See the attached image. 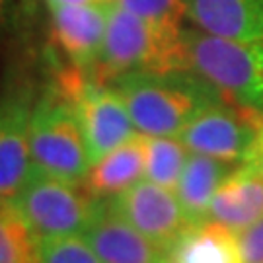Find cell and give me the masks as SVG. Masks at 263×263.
<instances>
[{
  "instance_id": "cell-1",
  "label": "cell",
  "mask_w": 263,
  "mask_h": 263,
  "mask_svg": "<svg viewBox=\"0 0 263 263\" xmlns=\"http://www.w3.org/2000/svg\"><path fill=\"white\" fill-rule=\"evenodd\" d=\"M185 28L168 29L107 2V28L92 78L109 84L135 72H187Z\"/></svg>"
},
{
  "instance_id": "cell-2",
  "label": "cell",
  "mask_w": 263,
  "mask_h": 263,
  "mask_svg": "<svg viewBox=\"0 0 263 263\" xmlns=\"http://www.w3.org/2000/svg\"><path fill=\"white\" fill-rule=\"evenodd\" d=\"M109 84L119 92L137 131L178 137L205 105L222 96L193 72H135Z\"/></svg>"
},
{
  "instance_id": "cell-3",
  "label": "cell",
  "mask_w": 263,
  "mask_h": 263,
  "mask_svg": "<svg viewBox=\"0 0 263 263\" xmlns=\"http://www.w3.org/2000/svg\"><path fill=\"white\" fill-rule=\"evenodd\" d=\"M185 65L224 100L263 111V39L240 41L185 28Z\"/></svg>"
},
{
  "instance_id": "cell-4",
  "label": "cell",
  "mask_w": 263,
  "mask_h": 263,
  "mask_svg": "<svg viewBox=\"0 0 263 263\" xmlns=\"http://www.w3.org/2000/svg\"><path fill=\"white\" fill-rule=\"evenodd\" d=\"M29 144L33 168L53 178L82 183L92 168L74 107L59 84L35 100Z\"/></svg>"
},
{
  "instance_id": "cell-5",
  "label": "cell",
  "mask_w": 263,
  "mask_h": 263,
  "mask_svg": "<svg viewBox=\"0 0 263 263\" xmlns=\"http://www.w3.org/2000/svg\"><path fill=\"white\" fill-rule=\"evenodd\" d=\"M14 205L37 238L84 234L102 199L82 183H70L33 168Z\"/></svg>"
},
{
  "instance_id": "cell-6",
  "label": "cell",
  "mask_w": 263,
  "mask_h": 263,
  "mask_svg": "<svg viewBox=\"0 0 263 263\" xmlns=\"http://www.w3.org/2000/svg\"><path fill=\"white\" fill-rule=\"evenodd\" d=\"M59 86L74 107L92 164L139 133L123 98L111 84L98 82L72 68L59 78Z\"/></svg>"
},
{
  "instance_id": "cell-7",
  "label": "cell",
  "mask_w": 263,
  "mask_h": 263,
  "mask_svg": "<svg viewBox=\"0 0 263 263\" xmlns=\"http://www.w3.org/2000/svg\"><path fill=\"white\" fill-rule=\"evenodd\" d=\"M261 129L263 111L218 98L205 105L178 137L189 152L234 164L254 158Z\"/></svg>"
},
{
  "instance_id": "cell-8",
  "label": "cell",
  "mask_w": 263,
  "mask_h": 263,
  "mask_svg": "<svg viewBox=\"0 0 263 263\" xmlns=\"http://www.w3.org/2000/svg\"><path fill=\"white\" fill-rule=\"evenodd\" d=\"M113 213L125 218L142 236L168 252L191 228L185 211L174 189L141 179L133 187L104 199Z\"/></svg>"
},
{
  "instance_id": "cell-9",
  "label": "cell",
  "mask_w": 263,
  "mask_h": 263,
  "mask_svg": "<svg viewBox=\"0 0 263 263\" xmlns=\"http://www.w3.org/2000/svg\"><path fill=\"white\" fill-rule=\"evenodd\" d=\"M35 98L28 82H12L0 96V199L14 201L31 172L29 125Z\"/></svg>"
},
{
  "instance_id": "cell-10",
  "label": "cell",
  "mask_w": 263,
  "mask_h": 263,
  "mask_svg": "<svg viewBox=\"0 0 263 263\" xmlns=\"http://www.w3.org/2000/svg\"><path fill=\"white\" fill-rule=\"evenodd\" d=\"M51 28L59 49L68 57L72 68L94 74L104 45L107 28V2L105 4H63L47 2Z\"/></svg>"
},
{
  "instance_id": "cell-11",
  "label": "cell",
  "mask_w": 263,
  "mask_h": 263,
  "mask_svg": "<svg viewBox=\"0 0 263 263\" xmlns=\"http://www.w3.org/2000/svg\"><path fill=\"white\" fill-rule=\"evenodd\" d=\"M84 238L102 263H170L168 252L142 236L104 203L86 228Z\"/></svg>"
},
{
  "instance_id": "cell-12",
  "label": "cell",
  "mask_w": 263,
  "mask_h": 263,
  "mask_svg": "<svg viewBox=\"0 0 263 263\" xmlns=\"http://www.w3.org/2000/svg\"><path fill=\"white\" fill-rule=\"evenodd\" d=\"M259 218H263V172L252 160L240 162L216 189L207 220L240 234Z\"/></svg>"
},
{
  "instance_id": "cell-13",
  "label": "cell",
  "mask_w": 263,
  "mask_h": 263,
  "mask_svg": "<svg viewBox=\"0 0 263 263\" xmlns=\"http://www.w3.org/2000/svg\"><path fill=\"white\" fill-rule=\"evenodd\" d=\"M187 20L218 37L263 39V0H185Z\"/></svg>"
},
{
  "instance_id": "cell-14",
  "label": "cell",
  "mask_w": 263,
  "mask_h": 263,
  "mask_svg": "<svg viewBox=\"0 0 263 263\" xmlns=\"http://www.w3.org/2000/svg\"><path fill=\"white\" fill-rule=\"evenodd\" d=\"M146 135L137 133L121 146L107 152L86 174L84 185L96 199H109L144 179Z\"/></svg>"
},
{
  "instance_id": "cell-15",
  "label": "cell",
  "mask_w": 263,
  "mask_h": 263,
  "mask_svg": "<svg viewBox=\"0 0 263 263\" xmlns=\"http://www.w3.org/2000/svg\"><path fill=\"white\" fill-rule=\"evenodd\" d=\"M230 170H232L230 162L197 152L189 154L187 164L181 172L174 191L191 224L207 220L211 201L215 197L216 189L220 187V183L230 174Z\"/></svg>"
},
{
  "instance_id": "cell-16",
  "label": "cell",
  "mask_w": 263,
  "mask_h": 263,
  "mask_svg": "<svg viewBox=\"0 0 263 263\" xmlns=\"http://www.w3.org/2000/svg\"><path fill=\"white\" fill-rule=\"evenodd\" d=\"M168 255L170 263H244L238 234L213 220L191 226Z\"/></svg>"
},
{
  "instance_id": "cell-17",
  "label": "cell",
  "mask_w": 263,
  "mask_h": 263,
  "mask_svg": "<svg viewBox=\"0 0 263 263\" xmlns=\"http://www.w3.org/2000/svg\"><path fill=\"white\" fill-rule=\"evenodd\" d=\"M0 263H39L37 236L14 201L0 199Z\"/></svg>"
},
{
  "instance_id": "cell-18",
  "label": "cell",
  "mask_w": 263,
  "mask_h": 263,
  "mask_svg": "<svg viewBox=\"0 0 263 263\" xmlns=\"http://www.w3.org/2000/svg\"><path fill=\"white\" fill-rule=\"evenodd\" d=\"M189 158V148L179 137L146 135V168L144 179L156 185L176 189Z\"/></svg>"
},
{
  "instance_id": "cell-19",
  "label": "cell",
  "mask_w": 263,
  "mask_h": 263,
  "mask_svg": "<svg viewBox=\"0 0 263 263\" xmlns=\"http://www.w3.org/2000/svg\"><path fill=\"white\" fill-rule=\"evenodd\" d=\"M39 263H102L84 234L37 238Z\"/></svg>"
},
{
  "instance_id": "cell-20",
  "label": "cell",
  "mask_w": 263,
  "mask_h": 263,
  "mask_svg": "<svg viewBox=\"0 0 263 263\" xmlns=\"http://www.w3.org/2000/svg\"><path fill=\"white\" fill-rule=\"evenodd\" d=\"M113 2L160 28L183 29V22L187 20L185 0H113Z\"/></svg>"
},
{
  "instance_id": "cell-21",
  "label": "cell",
  "mask_w": 263,
  "mask_h": 263,
  "mask_svg": "<svg viewBox=\"0 0 263 263\" xmlns=\"http://www.w3.org/2000/svg\"><path fill=\"white\" fill-rule=\"evenodd\" d=\"M244 263H263V218L238 234Z\"/></svg>"
},
{
  "instance_id": "cell-22",
  "label": "cell",
  "mask_w": 263,
  "mask_h": 263,
  "mask_svg": "<svg viewBox=\"0 0 263 263\" xmlns=\"http://www.w3.org/2000/svg\"><path fill=\"white\" fill-rule=\"evenodd\" d=\"M252 162H255L259 166V170L263 172V129L259 131V137H257V144H255V152Z\"/></svg>"
},
{
  "instance_id": "cell-23",
  "label": "cell",
  "mask_w": 263,
  "mask_h": 263,
  "mask_svg": "<svg viewBox=\"0 0 263 263\" xmlns=\"http://www.w3.org/2000/svg\"><path fill=\"white\" fill-rule=\"evenodd\" d=\"M45 2H63V4H105L111 0H45Z\"/></svg>"
},
{
  "instance_id": "cell-24",
  "label": "cell",
  "mask_w": 263,
  "mask_h": 263,
  "mask_svg": "<svg viewBox=\"0 0 263 263\" xmlns=\"http://www.w3.org/2000/svg\"><path fill=\"white\" fill-rule=\"evenodd\" d=\"M2 4H4V0H0V8H2Z\"/></svg>"
}]
</instances>
